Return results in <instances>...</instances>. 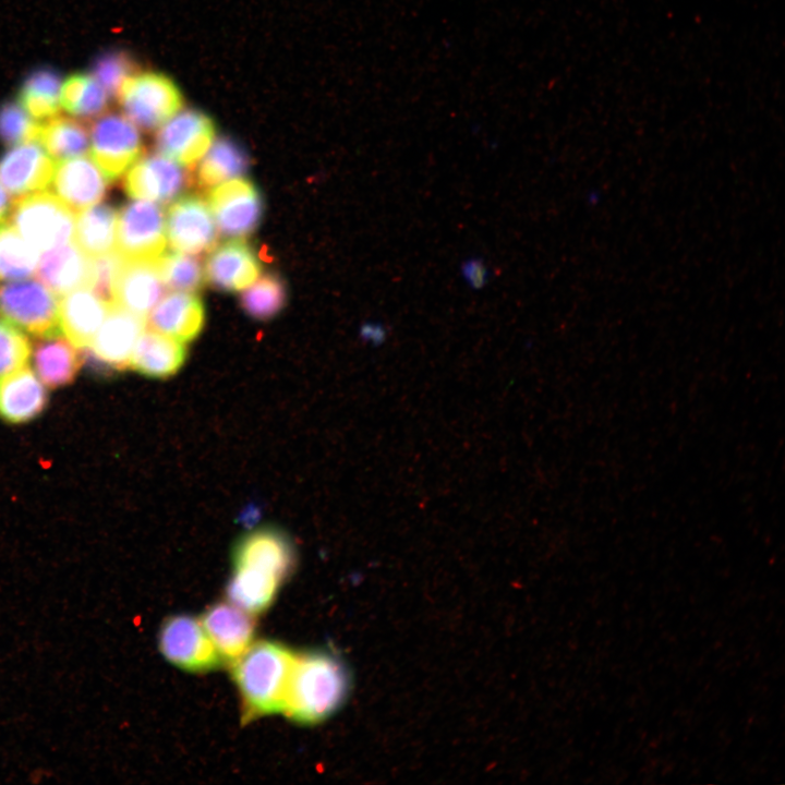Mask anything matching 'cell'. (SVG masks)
Instances as JSON below:
<instances>
[{
	"instance_id": "obj_1",
	"label": "cell",
	"mask_w": 785,
	"mask_h": 785,
	"mask_svg": "<svg viewBox=\"0 0 785 785\" xmlns=\"http://www.w3.org/2000/svg\"><path fill=\"white\" fill-rule=\"evenodd\" d=\"M351 686L342 659L327 650L295 653L282 712L293 722L317 724L346 702Z\"/></svg>"
},
{
	"instance_id": "obj_2",
	"label": "cell",
	"mask_w": 785,
	"mask_h": 785,
	"mask_svg": "<svg viewBox=\"0 0 785 785\" xmlns=\"http://www.w3.org/2000/svg\"><path fill=\"white\" fill-rule=\"evenodd\" d=\"M294 655L279 642L261 640L231 662L244 722L282 712Z\"/></svg>"
},
{
	"instance_id": "obj_3",
	"label": "cell",
	"mask_w": 785,
	"mask_h": 785,
	"mask_svg": "<svg viewBox=\"0 0 785 785\" xmlns=\"http://www.w3.org/2000/svg\"><path fill=\"white\" fill-rule=\"evenodd\" d=\"M11 226L38 252L72 240L75 214L52 192L36 191L12 203Z\"/></svg>"
},
{
	"instance_id": "obj_4",
	"label": "cell",
	"mask_w": 785,
	"mask_h": 785,
	"mask_svg": "<svg viewBox=\"0 0 785 785\" xmlns=\"http://www.w3.org/2000/svg\"><path fill=\"white\" fill-rule=\"evenodd\" d=\"M116 95L123 114L144 131L158 129L183 105L178 85L166 74L154 71L135 72Z\"/></svg>"
},
{
	"instance_id": "obj_5",
	"label": "cell",
	"mask_w": 785,
	"mask_h": 785,
	"mask_svg": "<svg viewBox=\"0 0 785 785\" xmlns=\"http://www.w3.org/2000/svg\"><path fill=\"white\" fill-rule=\"evenodd\" d=\"M57 294L36 280L0 286V312L16 327L45 338L59 335Z\"/></svg>"
},
{
	"instance_id": "obj_6",
	"label": "cell",
	"mask_w": 785,
	"mask_h": 785,
	"mask_svg": "<svg viewBox=\"0 0 785 785\" xmlns=\"http://www.w3.org/2000/svg\"><path fill=\"white\" fill-rule=\"evenodd\" d=\"M89 137L90 158L110 182L120 178L143 152L138 128L124 114L104 112L94 121Z\"/></svg>"
},
{
	"instance_id": "obj_7",
	"label": "cell",
	"mask_w": 785,
	"mask_h": 785,
	"mask_svg": "<svg viewBox=\"0 0 785 785\" xmlns=\"http://www.w3.org/2000/svg\"><path fill=\"white\" fill-rule=\"evenodd\" d=\"M158 648L167 661L193 673L213 671L222 662L201 621L189 615H174L164 621Z\"/></svg>"
},
{
	"instance_id": "obj_8",
	"label": "cell",
	"mask_w": 785,
	"mask_h": 785,
	"mask_svg": "<svg viewBox=\"0 0 785 785\" xmlns=\"http://www.w3.org/2000/svg\"><path fill=\"white\" fill-rule=\"evenodd\" d=\"M117 247L125 259H157L166 247L160 206L144 201L125 204L118 214Z\"/></svg>"
},
{
	"instance_id": "obj_9",
	"label": "cell",
	"mask_w": 785,
	"mask_h": 785,
	"mask_svg": "<svg viewBox=\"0 0 785 785\" xmlns=\"http://www.w3.org/2000/svg\"><path fill=\"white\" fill-rule=\"evenodd\" d=\"M208 204L221 234L230 238L252 234L264 213L261 192L245 179L231 180L212 189Z\"/></svg>"
},
{
	"instance_id": "obj_10",
	"label": "cell",
	"mask_w": 785,
	"mask_h": 785,
	"mask_svg": "<svg viewBox=\"0 0 785 785\" xmlns=\"http://www.w3.org/2000/svg\"><path fill=\"white\" fill-rule=\"evenodd\" d=\"M215 133L210 117L196 109H184L158 128L155 146L159 154L191 167L207 152Z\"/></svg>"
},
{
	"instance_id": "obj_11",
	"label": "cell",
	"mask_w": 785,
	"mask_h": 785,
	"mask_svg": "<svg viewBox=\"0 0 785 785\" xmlns=\"http://www.w3.org/2000/svg\"><path fill=\"white\" fill-rule=\"evenodd\" d=\"M145 325V317L113 304L90 345L85 348L86 354L102 369L124 370Z\"/></svg>"
},
{
	"instance_id": "obj_12",
	"label": "cell",
	"mask_w": 785,
	"mask_h": 785,
	"mask_svg": "<svg viewBox=\"0 0 785 785\" xmlns=\"http://www.w3.org/2000/svg\"><path fill=\"white\" fill-rule=\"evenodd\" d=\"M295 554L287 535L270 528L245 534L233 551V568L249 569L283 582L294 567Z\"/></svg>"
},
{
	"instance_id": "obj_13",
	"label": "cell",
	"mask_w": 785,
	"mask_h": 785,
	"mask_svg": "<svg viewBox=\"0 0 785 785\" xmlns=\"http://www.w3.org/2000/svg\"><path fill=\"white\" fill-rule=\"evenodd\" d=\"M167 235L173 251L201 254L215 247L217 231L213 214L197 195H184L168 209Z\"/></svg>"
},
{
	"instance_id": "obj_14",
	"label": "cell",
	"mask_w": 785,
	"mask_h": 785,
	"mask_svg": "<svg viewBox=\"0 0 785 785\" xmlns=\"http://www.w3.org/2000/svg\"><path fill=\"white\" fill-rule=\"evenodd\" d=\"M189 182V174L177 161L161 154H149L132 165L122 186L130 197L166 203L177 197Z\"/></svg>"
},
{
	"instance_id": "obj_15",
	"label": "cell",
	"mask_w": 785,
	"mask_h": 785,
	"mask_svg": "<svg viewBox=\"0 0 785 785\" xmlns=\"http://www.w3.org/2000/svg\"><path fill=\"white\" fill-rule=\"evenodd\" d=\"M110 181L90 157L78 156L56 162L50 188L75 215L98 204Z\"/></svg>"
},
{
	"instance_id": "obj_16",
	"label": "cell",
	"mask_w": 785,
	"mask_h": 785,
	"mask_svg": "<svg viewBox=\"0 0 785 785\" xmlns=\"http://www.w3.org/2000/svg\"><path fill=\"white\" fill-rule=\"evenodd\" d=\"M56 162L36 141L16 145L0 159V183L17 197L45 190L50 185Z\"/></svg>"
},
{
	"instance_id": "obj_17",
	"label": "cell",
	"mask_w": 785,
	"mask_h": 785,
	"mask_svg": "<svg viewBox=\"0 0 785 785\" xmlns=\"http://www.w3.org/2000/svg\"><path fill=\"white\" fill-rule=\"evenodd\" d=\"M253 615L228 603H216L200 621L222 660L233 662L253 643Z\"/></svg>"
},
{
	"instance_id": "obj_18",
	"label": "cell",
	"mask_w": 785,
	"mask_h": 785,
	"mask_svg": "<svg viewBox=\"0 0 785 785\" xmlns=\"http://www.w3.org/2000/svg\"><path fill=\"white\" fill-rule=\"evenodd\" d=\"M261 263L251 245L231 240L208 255L204 274L212 287L225 292L241 290L256 280Z\"/></svg>"
},
{
	"instance_id": "obj_19",
	"label": "cell",
	"mask_w": 785,
	"mask_h": 785,
	"mask_svg": "<svg viewBox=\"0 0 785 785\" xmlns=\"http://www.w3.org/2000/svg\"><path fill=\"white\" fill-rule=\"evenodd\" d=\"M147 325L157 333L181 342L195 339L205 324V307L191 292L169 293L150 310Z\"/></svg>"
},
{
	"instance_id": "obj_20",
	"label": "cell",
	"mask_w": 785,
	"mask_h": 785,
	"mask_svg": "<svg viewBox=\"0 0 785 785\" xmlns=\"http://www.w3.org/2000/svg\"><path fill=\"white\" fill-rule=\"evenodd\" d=\"M111 305L88 288H77L59 303V327L76 348H87L105 321Z\"/></svg>"
},
{
	"instance_id": "obj_21",
	"label": "cell",
	"mask_w": 785,
	"mask_h": 785,
	"mask_svg": "<svg viewBox=\"0 0 785 785\" xmlns=\"http://www.w3.org/2000/svg\"><path fill=\"white\" fill-rule=\"evenodd\" d=\"M48 402L41 381L28 367H21L0 377V419L12 424L38 416Z\"/></svg>"
},
{
	"instance_id": "obj_22",
	"label": "cell",
	"mask_w": 785,
	"mask_h": 785,
	"mask_svg": "<svg viewBox=\"0 0 785 785\" xmlns=\"http://www.w3.org/2000/svg\"><path fill=\"white\" fill-rule=\"evenodd\" d=\"M164 288L157 259H125L117 280L114 304L145 317Z\"/></svg>"
},
{
	"instance_id": "obj_23",
	"label": "cell",
	"mask_w": 785,
	"mask_h": 785,
	"mask_svg": "<svg viewBox=\"0 0 785 785\" xmlns=\"http://www.w3.org/2000/svg\"><path fill=\"white\" fill-rule=\"evenodd\" d=\"M90 257L75 243L60 244L47 250L38 261L39 281L57 295L88 287Z\"/></svg>"
},
{
	"instance_id": "obj_24",
	"label": "cell",
	"mask_w": 785,
	"mask_h": 785,
	"mask_svg": "<svg viewBox=\"0 0 785 785\" xmlns=\"http://www.w3.org/2000/svg\"><path fill=\"white\" fill-rule=\"evenodd\" d=\"M185 359L186 349L181 341L147 330L138 337L129 366L148 377L166 378L174 375Z\"/></svg>"
},
{
	"instance_id": "obj_25",
	"label": "cell",
	"mask_w": 785,
	"mask_h": 785,
	"mask_svg": "<svg viewBox=\"0 0 785 785\" xmlns=\"http://www.w3.org/2000/svg\"><path fill=\"white\" fill-rule=\"evenodd\" d=\"M81 362L76 347L60 335L45 337L35 346L36 375L49 388L71 384L77 375Z\"/></svg>"
},
{
	"instance_id": "obj_26",
	"label": "cell",
	"mask_w": 785,
	"mask_h": 785,
	"mask_svg": "<svg viewBox=\"0 0 785 785\" xmlns=\"http://www.w3.org/2000/svg\"><path fill=\"white\" fill-rule=\"evenodd\" d=\"M251 167L247 152L237 141L221 136L213 141L198 164L195 184L207 190L225 180L245 174Z\"/></svg>"
},
{
	"instance_id": "obj_27",
	"label": "cell",
	"mask_w": 785,
	"mask_h": 785,
	"mask_svg": "<svg viewBox=\"0 0 785 785\" xmlns=\"http://www.w3.org/2000/svg\"><path fill=\"white\" fill-rule=\"evenodd\" d=\"M74 243L89 257L114 250L118 213L107 204L93 205L76 214Z\"/></svg>"
},
{
	"instance_id": "obj_28",
	"label": "cell",
	"mask_w": 785,
	"mask_h": 785,
	"mask_svg": "<svg viewBox=\"0 0 785 785\" xmlns=\"http://www.w3.org/2000/svg\"><path fill=\"white\" fill-rule=\"evenodd\" d=\"M37 142L53 160H65L88 152L89 130L75 119L55 116L40 124Z\"/></svg>"
},
{
	"instance_id": "obj_29",
	"label": "cell",
	"mask_w": 785,
	"mask_h": 785,
	"mask_svg": "<svg viewBox=\"0 0 785 785\" xmlns=\"http://www.w3.org/2000/svg\"><path fill=\"white\" fill-rule=\"evenodd\" d=\"M109 97L93 74H72L61 83L60 106L77 118L99 117L105 112Z\"/></svg>"
},
{
	"instance_id": "obj_30",
	"label": "cell",
	"mask_w": 785,
	"mask_h": 785,
	"mask_svg": "<svg viewBox=\"0 0 785 785\" xmlns=\"http://www.w3.org/2000/svg\"><path fill=\"white\" fill-rule=\"evenodd\" d=\"M61 81L51 70H38L24 82L19 93V104L35 120H48L58 116Z\"/></svg>"
},
{
	"instance_id": "obj_31",
	"label": "cell",
	"mask_w": 785,
	"mask_h": 785,
	"mask_svg": "<svg viewBox=\"0 0 785 785\" xmlns=\"http://www.w3.org/2000/svg\"><path fill=\"white\" fill-rule=\"evenodd\" d=\"M38 253L11 225H0L1 279L22 280L31 277L37 269Z\"/></svg>"
},
{
	"instance_id": "obj_32",
	"label": "cell",
	"mask_w": 785,
	"mask_h": 785,
	"mask_svg": "<svg viewBox=\"0 0 785 785\" xmlns=\"http://www.w3.org/2000/svg\"><path fill=\"white\" fill-rule=\"evenodd\" d=\"M287 298L285 280L277 274L268 273L241 294L240 304L252 318L268 321L281 312Z\"/></svg>"
},
{
	"instance_id": "obj_33",
	"label": "cell",
	"mask_w": 785,
	"mask_h": 785,
	"mask_svg": "<svg viewBox=\"0 0 785 785\" xmlns=\"http://www.w3.org/2000/svg\"><path fill=\"white\" fill-rule=\"evenodd\" d=\"M157 266L164 286L169 289L193 292L204 285L202 263L191 254L178 251L161 254L157 258Z\"/></svg>"
},
{
	"instance_id": "obj_34",
	"label": "cell",
	"mask_w": 785,
	"mask_h": 785,
	"mask_svg": "<svg viewBox=\"0 0 785 785\" xmlns=\"http://www.w3.org/2000/svg\"><path fill=\"white\" fill-rule=\"evenodd\" d=\"M40 124L19 102L0 106V142L16 146L37 142Z\"/></svg>"
},
{
	"instance_id": "obj_35",
	"label": "cell",
	"mask_w": 785,
	"mask_h": 785,
	"mask_svg": "<svg viewBox=\"0 0 785 785\" xmlns=\"http://www.w3.org/2000/svg\"><path fill=\"white\" fill-rule=\"evenodd\" d=\"M124 261L118 251L90 257L87 288L109 305L114 304L117 280Z\"/></svg>"
},
{
	"instance_id": "obj_36",
	"label": "cell",
	"mask_w": 785,
	"mask_h": 785,
	"mask_svg": "<svg viewBox=\"0 0 785 785\" xmlns=\"http://www.w3.org/2000/svg\"><path fill=\"white\" fill-rule=\"evenodd\" d=\"M31 355L28 338L9 321H0V377L16 371Z\"/></svg>"
},
{
	"instance_id": "obj_37",
	"label": "cell",
	"mask_w": 785,
	"mask_h": 785,
	"mask_svg": "<svg viewBox=\"0 0 785 785\" xmlns=\"http://www.w3.org/2000/svg\"><path fill=\"white\" fill-rule=\"evenodd\" d=\"M135 72V63L128 53L113 51L98 58L92 74L110 96Z\"/></svg>"
},
{
	"instance_id": "obj_38",
	"label": "cell",
	"mask_w": 785,
	"mask_h": 785,
	"mask_svg": "<svg viewBox=\"0 0 785 785\" xmlns=\"http://www.w3.org/2000/svg\"><path fill=\"white\" fill-rule=\"evenodd\" d=\"M460 275L467 286L474 291L484 289L492 276L485 259L478 255H471L461 261Z\"/></svg>"
},
{
	"instance_id": "obj_39",
	"label": "cell",
	"mask_w": 785,
	"mask_h": 785,
	"mask_svg": "<svg viewBox=\"0 0 785 785\" xmlns=\"http://www.w3.org/2000/svg\"><path fill=\"white\" fill-rule=\"evenodd\" d=\"M361 334L366 340L377 343L385 339L386 329L378 322H367L362 326Z\"/></svg>"
},
{
	"instance_id": "obj_40",
	"label": "cell",
	"mask_w": 785,
	"mask_h": 785,
	"mask_svg": "<svg viewBox=\"0 0 785 785\" xmlns=\"http://www.w3.org/2000/svg\"><path fill=\"white\" fill-rule=\"evenodd\" d=\"M12 202L4 188L0 184V225L9 217Z\"/></svg>"
}]
</instances>
